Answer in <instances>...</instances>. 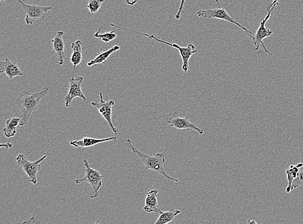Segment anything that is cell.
<instances>
[{"instance_id": "1", "label": "cell", "mask_w": 303, "mask_h": 224, "mask_svg": "<svg viewBox=\"0 0 303 224\" xmlns=\"http://www.w3.org/2000/svg\"><path fill=\"white\" fill-rule=\"evenodd\" d=\"M48 92V88H42L41 92H39L31 93L26 90L22 92L20 96L16 100V104L22 112L20 126L24 127L28 124L31 115L39 110L40 102L46 96Z\"/></svg>"}, {"instance_id": "2", "label": "cell", "mask_w": 303, "mask_h": 224, "mask_svg": "<svg viewBox=\"0 0 303 224\" xmlns=\"http://www.w3.org/2000/svg\"><path fill=\"white\" fill-rule=\"evenodd\" d=\"M126 145L131 148L133 152L137 156V158L141 160L142 163H143L144 170L142 172V174L146 172L147 170H151L162 175L167 179L170 180L175 182L176 183L179 182V180L169 176L167 174L166 170H164V164L166 162V159L163 152H159L155 155L144 154V152L138 150L135 147L132 140L129 138L126 140Z\"/></svg>"}, {"instance_id": "3", "label": "cell", "mask_w": 303, "mask_h": 224, "mask_svg": "<svg viewBox=\"0 0 303 224\" xmlns=\"http://www.w3.org/2000/svg\"><path fill=\"white\" fill-rule=\"evenodd\" d=\"M111 26H115V28H119V30L129 31V32H134L136 33V34H139L142 35V36L148 37L149 38L155 40L160 42V43L166 44V45L172 46V48H177V50L179 51L180 56H181L182 59V68L185 72H187L189 70V60H190V58L194 54H195V53L198 52V50H196L195 45H193V44H189L188 46H184V48H183V46H180L177 45V44H171L169 43V42L162 40L156 37L155 35H149L148 34H146V33L140 32H137V31L127 30L126 28H120V26H116L115 24H111Z\"/></svg>"}, {"instance_id": "4", "label": "cell", "mask_w": 303, "mask_h": 224, "mask_svg": "<svg viewBox=\"0 0 303 224\" xmlns=\"http://www.w3.org/2000/svg\"><path fill=\"white\" fill-rule=\"evenodd\" d=\"M85 168H86V174L83 178L75 180L76 184H80L86 182L91 186L93 188L92 192H90V198H96L99 196V190L102 186V180L103 175L99 172L91 167L88 160H83Z\"/></svg>"}, {"instance_id": "5", "label": "cell", "mask_w": 303, "mask_h": 224, "mask_svg": "<svg viewBox=\"0 0 303 224\" xmlns=\"http://www.w3.org/2000/svg\"><path fill=\"white\" fill-rule=\"evenodd\" d=\"M48 157L47 155H44L37 161L31 162L29 160L25 155L19 154L16 158V160H17L20 167L23 168L24 172H25L27 176L28 177V182L34 184V185H37L38 183V174H39L40 168H41V164Z\"/></svg>"}, {"instance_id": "6", "label": "cell", "mask_w": 303, "mask_h": 224, "mask_svg": "<svg viewBox=\"0 0 303 224\" xmlns=\"http://www.w3.org/2000/svg\"><path fill=\"white\" fill-rule=\"evenodd\" d=\"M26 14L27 25H33L36 22L43 21L49 11L53 10L52 6H44L33 4H27L22 0H18Z\"/></svg>"}, {"instance_id": "7", "label": "cell", "mask_w": 303, "mask_h": 224, "mask_svg": "<svg viewBox=\"0 0 303 224\" xmlns=\"http://www.w3.org/2000/svg\"><path fill=\"white\" fill-rule=\"evenodd\" d=\"M197 15L198 16L202 18L219 19L222 20L230 22V23L239 26L240 28H241L242 30L245 31L246 32L245 35L248 34L251 39H253L254 36L252 35V32L248 30V28H244L239 22L236 21L233 18L229 15L226 10H224V8H221L220 6L218 8L199 10L197 12Z\"/></svg>"}, {"instance_id": "8", "label": "cell", "mask_w": 303, "mask_h": 224, "mask_svg": "<svg viewBox=\"0 0 303 224\" xmlns=\"http://www.w3.org/2000/svg\"><path fill=\"white\" fill-rule=\"evenodd\" d=\"M277 6V4H274V5L271 6L270 10H268V14H267L266 16L262 20L261 22H260L259 26H258L257 32L255 33V36H254L253 39L252 40L253 45L255 46V50H258L260 45H262L265 52L269 54V56H272V54H271V52L267 50L266 46H264L263 40L270 36L271 35L273 34V31L269 30L268 28H266L265 25H266V22H268V20L270 18L271 12H272L274 8H275Z\"/></svg>"}, {"instance_id": "9", "label": "cell", "mask_w": 303, "mask_h": 224, "mask_svg": "<svg viewBox=\"0 0 303 224\" xmlns=\"http://www.w3.org/2000/svg\"><path fill=\"white\" fill-rule=\"evenodd\" d=\"M100 102H91V105L97 108L100 114L106 120L107 122L109 124V126H110L113 132L117 134L119 132V130L115 127L112 121V108L115 105V102L112 100L108 101L104 100L103 94L102 92L100 93Z\"/></svg>"}, {"instance_id": "10", "label": "cell", "mask_w": 303, "mask_h": 224, "mask_svg": "<svg viewBox=\"0 0 303 224\" xmlns=\"http://www.w3.org/2000/svg\"><path fill=\"white\" fill-rule=\"evenodd\" d=\"M84 80L83 77L79 76L75 78L74 75L70 80L69 92L68 94L64 98L66 108L70 107V104L75 98H80L83 99L84 102H86L87 98L85 96L82 90Z\"/></svg>"}, {"instance_id": "11", "label": "cell", "mask_w": 303, "mask_h": 224, "mask_svg": "<svg viewBox=\"0 0 303 224\" xmlns=\"http://www.w3.org/2000/svg\"><path fill=\"white\" fill-rule=\"evenodd\" d=\"M167 123L170 125L171 127L177 128L179 130H195L199 134H204V130L200 128L197 125L191 122L189 120V116L180 117L179 112H175L173 116L169 118L167 121Z\"/></svg>"}, {"instance_id": "12", "label": "cell", "mask_w": 303, "mask_h": 224, "mask_svg": "<svg viewBox=\"0 0 303 224\" xmlns=\"http://www.w3.org/2000/svg\"><path fill=\"white\" fill-rule=\"evenodd\" d=\"M64 32L62 31H58L56 34L54 38L51 40L53 44V50H54L56 56H57L59 64L60 66H63L64 60L66 59L65 56V48L67 45L64 40Z\"/></svg>"}, {"instance_id": "13", "label": "cell", "mask_w": 303, "mask_h": 224, "mask_svg": "<svg viewBox=\"0 0 303 224\" xmlns=\"http://www.w3.org/2000/svg\"><path fill=\"white\" fill-rule=\"evenodd\" d=\"M0 72L2 74L5 73L10 80L24 75L17 62L9 58H6L5 61L0 62Z\"/></svg>"}, {"instance_id": "14", "label": "cell", "mask_w": 303, "mask_h": 224, "mask_svg": "<svg viewBox=\"0 0 303 224\" xmlns=\"http://www.w3.org/2000/svg\"><path fill=\"white\" fill-rule=\"evenodd\" d=\"M158 190L153 188L148 192L146 195L144 210L145 212L151 214L155 212L156 215L160 214L162 212L160 210L158 202Z\"/></svg>"}, {"instance_id": "15", "label": "cell", "mask_w": 303, "mask_h": 224, "mask_svg": "<svg viewBox=\"0 0 303 224\" xmlns=\"http://www.w3.org/2000/svg\"><path fill=\"white\" fill-rule=\"evenodd\" d=\"M117 140V136H111L107 138L97 139L94 138L84 137L80 140L71 141L70 145L75 148H88L93 147L98 144L106 142Z\"/></svg>"}, {"instance_id": "16", "label": "cell", "mask_w": 303, "mask_h": 224, "mask_svg": "<svg viewBox=\"0 0 303 224\" xmlns=\"http://www.w3.org/2000/svg\"><path fill=\"white\" fill-rule=\"evenodd\" d=\"M82 40H77L73 42L71 45V48L73 50V54L71 58L66 57V59L69 60L71 62L73 66H74V72L76 68L81 64L82 59H83V51H82Z\"/></svg>"}, {"instance_id": "17", "label": "cell", "mask_w": 303, "mask_h": 224, "mask_svg": "<svg viewBox=\"0 0 303 224\" xmlns=\"http://www.w3.org/2000/svg\"><path fill=\"white\" fill-rule=\"evenodd\" d=\"M119 50H120V46H115L113 48L104 51V52H99L94 59L88 62V66H91L96 65V64H104V65H106V62L111 55Z\"/></svg>"}, {"instance_id": "18", "label": "cell", "mask_w": 303, "mask_h": 224, "mask_svg": "<svg viewBox=\"0 0 303 224\" xmlns=\"http://www.w3.org/2000/svg\"><path fill=\"white\" fill-rule=\"evenodd\" d=\"M21 119L20 118L13 116L7 120L6 122V127L3 132L7 138L15 136L17 132V127L20 124Z\"/></svg>"}, {"instance_id": "19", "label": "cell", "mask_w": 303, "mask_h": 224, "mask_svg": "<svg viewBox=\"0 0 303 224\" xmlns=\"http://www.w3.org/2000/svg\"><path fill=\"white\" fill-rule=\"evenodd\" d=\"M302 167L303 163H298L295 166L291 165L287 168L286 174L288 184L286 188V194H289L291 192V184H292L294 180L297 178L298 172H300V168Z\"/></svg>"}, {"instance_id": "20", "label": "cell", "mask_w": 303, "mask_h": 224, "mask_svg": "<svg viewBox=\"0 0 303 224\" xmlns=\"http://www.w3.org/2000/svg\"><path fill=\"white\" fill-rule=\"evenodd\" d=\"M181 214V210L171 209L168 212H162L155 224H167L174 220L176 216Z\"/></svg>"}, {"instance_id": "21", "label": "cell", "mask_w": 303, "mask_h": 224, "mask_svg": "<svg viewBox=\"0 0 303 224\" xmlns=\"http://www.w3.org/2000/svg\"><path fill=\"white\" fill-rule=\"evenodd\" d=\"M100 31H101V28H99V30L96 32L94 36L104 42L105 44H108L109 42L114 40L117 38V35L114 30L104 33V34H101Z\"/></svg>"}, {"instance_id": "22", "label": "cell", "mask_w": 303, "mask_h": 224, "mask_svg": "<svg viewBox=\"0 0 303 224\" xmlns=\"http://www.w3.org/2000/svg\"><path fill=\"white\" fill-rule=\"evenodd\" d=\"M104 2L105 0H89L88 4L89 10L92 14H95L102 8Z\"/></svg>"}, {"instance_id": "23", "label": "cell", "mask_w": 303, "mask_h": 224, "mask_svg": "<svg viewBox=\"0 0 303 224\" xmlns=\"http://www.w3.org/2000/svg\"><path fill=\"white\" fill-rule=\"evenodd\" d=\"M301 186H303V170H300L298 172L297 178L293 181L292 184H291V190Z\"/></svg>"}, {"instance_id": "24", "label": "cell", "mask_w": 303, "mask_h": 224, "mask_svg": "<svg viewBox=\"0 0 303 224\" xmlns=\"http://www.w3.org/2000/svg\"><path fill=\"white\" fill-rule=\"evenodd\" d=\"M185 3H186V0H181V2H180V5L179 6V10H178L177 14H175L176 19L180 20V18H181V14H183V8Z\"/></svg>"}, {"instance_id": "25", "label": "cell", "mask_w": 303, "mask_h": 224, "mask_svg": "<svg viewBox=\"0 0 303 224\" xmlns=\"http://www.w3.org/2000/svg\"><path fill=\"white\" fill-rule=\"evenodd\" d=\"M35 223H39V221L37 220V219H35V216H33L32 218H31L28 220L24 222L23 224H35Z\"/></svg>"}, {"instance_id": "26", "label": "cell", "mask_w": 303, "mask_h": 224, "mask_svg": "<svg viewBox=\"0 0 303 224\" xmlns=\"http://www.w3.org/2000/svg\"><path fill=\"white\" fill-rule=\"evenodd\" d=\"M138 0H126L128 5L130 6H135L137 3Z\"/></svg>"}, {"instance_id": "27", "label": "cell", "mask_w": 303, "mask_h": 224, "mask_svg": "<svg viewBox=\"0 0 303 224\" xmlns=\"http://www.w3.org/2000/svg\"><path fill=\"white\" fill-rule=\"evenodd\" d=\"M1 148H8V150H9V148H13V145H12V144H11L10 143L2 144Z\"/></svg>"}, {"instance_id": "28", "label": "cell", "mask_w": 303, "mask_h": 224, "mask_svg": "<svg viewBox=\"0 0 303 224\" xmlns=\"http://www.w3.org/2000/svg\"><path fill=\"white\" fill-rule=\"evenodd\" d=\"M278 1H279V0H273V2H272V3H271V4H269V6H268V10L269 8V10H270V8H271V6H272L274 5V4H277V5H278Z\"/></svg>"}, {"instance_id": "29", "label": "cell", "mask_w": 303, "mask_h": 224, "mask_svg": "<svg viewBox=\"0 0 303 224\" xmlns=\"http://www.w3.org/2000/svg\"><path fill=\"white\" fill-rule=\"evenodd\" d=\"M246 223L247 224H257V222H256L255 220H248L246 222Z\"/></svg>"}, {"instance_id": "30", "label": "cell", "mask_w": 303, "mask_h": 224, "mask_svg": "<svg viewBox=\"0 0 303 224\" xmlns=\"http://www.w3.org/2000/svg\"><path fill=\"white\" fill-rule=\"evenodd\" d=\"M215 1H216V2H217L218 6H220L219 0H215Z\"/></svg>"}, {"instance_id": "31", "label": "cell", "mask_w": 303, "mask_h": 224, "mask_svg": "<svg viewBox=\"0 0 303 224\" xmlns=\"http://www.w3.org/2000/svg\"><path fill=\"white\" fill-rule=\"evenodd\" d=\"M2 2L6 1V0H2Z\"/></svg>"}]
</instances>
